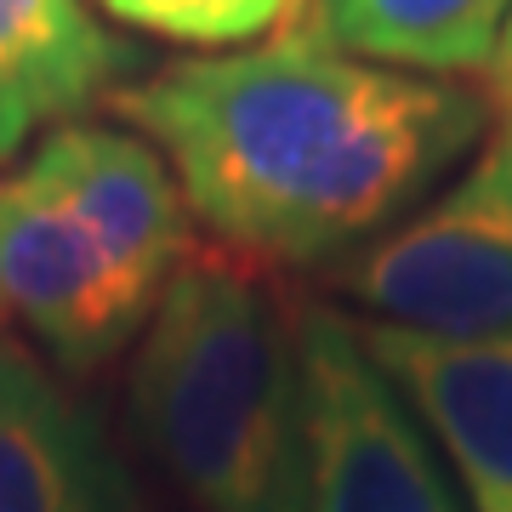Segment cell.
<instances>
[{"label": "cell", "instance_id": "cell-1", "mask_svg": "<svg viewBox=\"0 0 512 512\" xmlns=\"http://www.w3.org/2000/svg\"><path fill=\"white\" fill-rule=\"evenodd\" d=\"M114 109L222 245L291 268L359 251L490 126L473 86L353 57L319 29L171 63Z\"/></svg>", "mask_w": 512, "mask_h": 512}, {"label": "cell", "instance_id": "cell-2", "mask_svg": "<svg viewBox=\"0 0 512 512\" xmlns=\"http://www.w3.org/2000/svg\"><path fill=\"white\" fill-rule=\"evenodd\" d=\"M131 404L205 512H296V342L234 262H183L148 313Z\"/></svg>", "mask_w": 512, "mask_h": 512}, {"label": "cell", "instance_id": "cell-3", "mask_svg": "<svg viewBox=\"0 0 512 512\" xmlns=\"http://www.w3.org/2000/svg\"><path fill=\"white\" fill-rule=\"evenodd\" d=\"M296 342V512H467L359 325L330 308L291 319Z\"/></svg>", "mask_w": 512, "mask_h": 512}, {"label": "cell", "instance_id": "cell-4", "mask_svg": "<svg viewBox=\"0 0 512 512\" xmlns=\"http://www.w3.org/2000/svg\"><path fill=\"white\" fill-rule=\"evenodd\" d=\"M342 291L387 330L444 342L512 336V120L439 200L353 256Z\"/></svg>", "mask_w": 512, "mask_h": 512}, {"label": "cell", "instance_id": "cell-5", "mask_svg": "<svg viewBox=\"0 0 512 512\" xmlns=\"http://www.w3.org/2000/svg\"><path fill=\"white\" fill-rule=\"evenodd\" d=\"M29 171L69 205L120 285L154 313L188 256V200L160 148L137 131L69 120L40 137Z\"/></svg>", "mask_w": 512, "mask_h": 512}, {"label": "cell", "instance_id": "cell-6", "mask_svg": "<svg viewBox=\"0 0 512 512\" xmlns=\"http://www.w3.org/2000/svg\"><path fill=\"white\" fill-rule=\"evenodd\" d=\"M6 313L23 319L63 365L109 359L148 319L69 205L29 165L0 183V319Z\"/></svg>", "mask_w": 512, "mask_h": 512}, {"label": "cell", "instance_id": "cell-7", "mask_svg": "<svg viewBox=\"0 0 512 512\" xmlns=\"http://www.w3.org/2000/svg\"><path fill=\"white\" fill-rule=\"evenodd\" d=\"M359 336L444 450L467 512H512V336L444 342L387 325Z\"/></svg>", "mask_w": 512, "mask_h": 512}, {"label": "cell", "instance_id": "cell-8", "mask_svg": "<svg viewBox=\"0 0 512 512\" xmlns=\"http://www.w3.org/2000/svg\"><path fill=\"white\" fill-rule=\"evenodd\" d=\"M0 512H143L103 421L0 336Z\"/></svg>", "mask_w": 512, "mask_h": 512}, {"label": "cell", "instance_id": "cell-9", "mask_svg": "<svg viewBox=\"0 0 512 512\" xmlns=\"http://www.w3.org/2000/svg\"><path fill=\"white\" fill-rule=\"evenodd\" d=\"M120 69L126 46L86 0H0V165L35 131L69 126Z\"/></svg>", "mask_w": 512, "mask_h": 512}, {"label": "cell", "instance_id": "cell-10", "mask_svg": "<svg viewBox=\"0 0 512 512\" xmlns=\"http://www.w3.org/2000/svg\"><path fill=\"white\" fill-rule=\"evenodd\" d=\"M512 0H319V35L404 74H473L495 63Z\"/></svg>", "mask_w": 512, "mask_h": 512}, {"label": "cell", "instance_id": "cell-11", "mask_svg": "<svg viewBox=\"0 0 512 512\" xmlns=\"http://www.w3.org/2000/svg\"><path fill=\"white\" fill-rule=\"evenodd\" d=\"M97 6L177 46H245L279 29L296 0H97Z\"/></svg>", "mask_w": 512, "mask_h": 512}, {"label": "cell", "instance_id": "cell-12", "mask_svg": "<svg viewBox=\"0 0 512 512\" xmlns=\"http://www.w3.org/2000/svg\"><path fill=\"white\" fill-rule=\"evenodd\" d=\"M490 74H495V86H501V97H507V109H512V23H507V35H501V46H495Z\"/></svg>", "mask_w": 512, "mask_h": 512}]
</instances>
